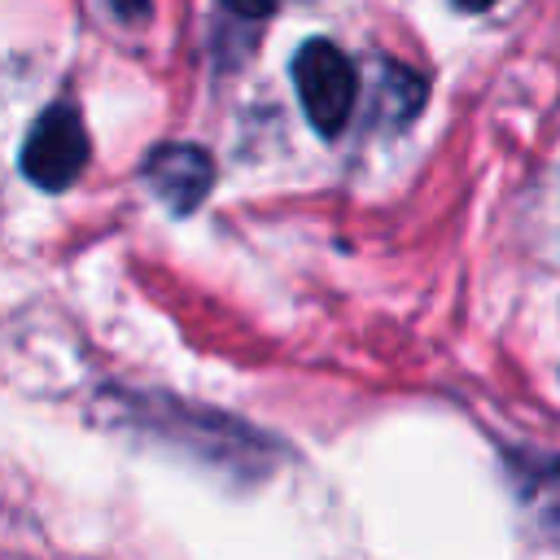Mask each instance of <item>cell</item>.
I'll return each mask as SVG.
<instances>
[{
	"instance_id": "cell-2",
	"label": "cell",
	"mask_w": 560,
	"mask_h": 560,
	"mask_svg": "<svg viewBox=\"0 0 560 560\" xmlns=\"http://www.w3.org/2000/svg\"><path fill=\"white\" fill-rule=\"evenodd\" d=\"M293 88L306 109V122L324 140H337L341 127L350 122L354 92H359V74L350 66V57L332 39H306L293 52Z\"/></svg>"
},
{
	"instance_id": "cell-1",
	"label": "cell",
	"mask_w": 560,
	"mask_h": 560,
	"mask_svg": "<svg viewBox=\"0 0 560 560\" xmlns=\"http://www.w3.org/2000/svg\"><path fill=\"white\" fill-rule=\"evenodd\" d=\"M92 158V140H88V127H83V114L74 101H52L26 131L22 140V175L44 188V192H61L70 188L83 166Z\"/></svg>"
},
{
	"instance_id": "cell-6",
	"label": "cell",
	"mask_w": 560,
	"mask_h": 560,
	"mask_svg": "<svg viewBox=\"0 0 560 560\" xmlns=\"http://www.w3.org/2000/svg\"><path fill=\"white\" fill-rule=\"evenodd\" d=\"M114 13H118V18H144L149 4H144V0H114Z\"/></svg>"
},
{
	"instance_id": "cell-4",
	"label": "cell",
	"mask_w": 560,
	"mask_h": 560,
	"mask_svg": "<svg viewBox=\"0 0 560 560\" xmlns=\"http://www.w3.org/2000/svg\"><path fill=\"white\" fill-rule=\"evenodd\" d=\"M512 477H516V499H521V512L525 521L560 542V459H538V455H516L512 459Z\"/></svg>"
},
{
	"instance_id": "cell-7",
	"label": "cell",
	"mask_w": 560,
	"mask_h": 560,
	"mask_svg": "<svg viewBox=\"0 0 560 560\" xmlns=\"http://www.w3.org/2000/svg\"><path fill=\"white\" fill-rule=\"evenodd\" d=\"M494 0H455V9H464V13H481V9H490Z\"/></svg>"
},
{
	"instance_id": "cell-5",
	"label": "cell",
	"mask_w": 560,
	"mask_h": 560,
	"mask_svg": "<svg viewBox=\"0 0 560 560\" xmlns=\"http://www.w3.org/2000/svg\"><path fill=\"white\" fill-rule=\"evenodd\" d=\"M372 96H376V118H385L389 127H402L420 114L424 105V79H416L407 66H394L385 61L376 70V83H372Z\"/></svg>"
},
{
	"instance_id": "cell-3",
	"label": "cell",
	"mask_w": 560,
	"mask_h": 560,
	"mask_svg": "<svg viewBox=\"0 0 560 560\" xmlns=\"http://www.w3.org/2000/svg\"><path fill=\"white\" fill-rule=\"evenodd\" d=\"M140 179H144V188L171 210V214H192L206 197H210V188H214V162H210V153L206 149H197V144H153L149 153H144V162H140Z\"/></svg>"
}]
</instances>
